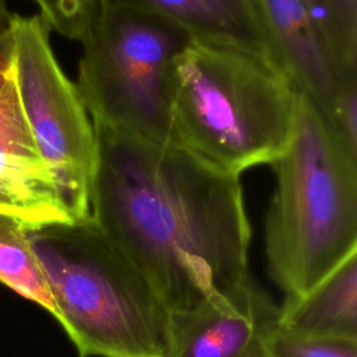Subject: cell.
<instances>
[{"label":"cell","instance_id":"6da1fadb","mask_svg":"<svg viewBox=\"0 0 357 357\" xmlns=\"http://www.w3.org/2000/svg\"><path fill=\"white\" fill-rule=\"evenodd\" d=\"M89 216L170 314L245 280L251 225L240 176L173 144L93 126Z\"/></svg>","mask_w":357,"mask_h":357},{"label":"cell","instance_id":"7a4b0ae2","mask_svg":"<svg viewBox=\"0 0 357 357\" xmlns=\"http://www.w3.org/2000/svg\"><path fill=\"white\" fill-rule=\"evenodd\" d=\"M297 88L268 59L190 38L169 73L172 144L240 176L287 148Z\"/></svg>","mask_w":357,"mask_h":357},{"label":"cell","instance_id":"3957f363","mask_svg":"<svg viewBox=\"0 0 357 357\" xmlns=\"http://www.w3.org/2000/svg\"><path fill=\"white\" fill-rule=\"evenodd\" d=\"M271 166L266 269L284 298H293L357 252V156L298 91L291 139Z\"/></svg>","mask_w":357,"mask_h":357},{"label":"cell","instance_id":"277c9868","mask_svg":"<svg viewBox=\"0 0 357 357\" xmlns=\"http://www.w3.org/2000/svg\"><path fill=\"white\" fill-rule=\"evenodd\" d=\"M26 234L79 357H167L170 312L91 216Z\"/></svg>","mask_w":357,"mask_h":357},{"label":"cell","instance_id":"5b68a950","mask_svg":"<svg viewBox=\"0 0 357 357\" xmlns=\"http://www.w3.org/2000/svg\"><path fill=\"white\" fill-rule=\"evenodd\" d=\"M190 38L153 15L99 7L81 40L75 84L92 126L172 144L169 73Z\"/></svg>","mask_w":357,"mask_h":357},{"label":"cell","instance_id":"8992f818","mask_svg":"<svg viewBox=\"0 0 357 357\" xmlns=\"http://www.w3.org/2000/svg\"><path fill=\"white\" fill-rule=\"evenodd\" d=\"M13 79L31 134L74 220L89 218L96 138L79 92L61 70L40 15H14Z\"/></svg>","mask_w":357,"mask_h":357},{"label":"cell","instance_id":"52a82bcc","mask_svg":"<svg viewBox=\"0 0 357 357\" xmlns=\"http://www.w3.org/2000/svg\"><path fill=\"white\" fill-rule=\"evenodd\" d=\"M279 328V305L250 275L227 293L170 314L167 357H262Z\"/></svg>","mask_w":357,"mask_h":357},{"label":"cell","instance_id":"ba28073f","mask_svg":"<svg viewBox=\"0 0 357 357\" xmlns=\"http://www.w3.org/2000/svg\"><path fill=\"white\" fill-rule=\"evenodd\" d=\"M273 63L333 126L339 78L303 0H250Z\"/></svg>","mask_w":357,"mask_h":357},{"label":"cell","instance_id":"9c48e42d","mask_svg":"<svg viewBox=\"0 0 357 357\" xmlns=\"http://www.w3.org/2000/svg\"><path fill=\"white\" fill-rule=\"evenodd\" d=\"M98 4L149 14L192 39L247 50L273 63L250 0H98Z\"/></svg>","mask_w":357,"mask_h":357},{"label":"cell","instance_id":"30bf717a","mask_svg":"<svg viewBox=\"0 0 357 357\" xmlns=\"http://www.w3.org/2000/svg\"><path fill=\"white\" fill-rule=\"evenodd\" d=\"M279 328L304 337L357 342V252L307 293L284 298Z\"/></svg>","mask_w":357,"mask_h":357},{"label":"cell","instance_id":"8fae6325","mask_svg":"<svg viewBox=\"0 0 357 357\" xmlns=\"http://www.w3.org/2000/svg\"><path fill=\"white\" fill-rule=\"evenodd\" d=\"M0 212L26 226L73 222L54 177L43 160L0 151Z\"/></svg>","mask_w":357,"mask_h":357},{"label":"cell","instance_id":"7c38bea8","mask_svg":"<svg viewBox=\"0 0 357 357\" xmlns=\"http://www.w3.org/2000/svg\"><path fill=\"white\" fill-rule=\"evenodd\" d=\"M0 282L56 318L57 310L43 271L31 247L26 225L0 212Z\"/></svg>","mask_w":357,"mask_h":357},{"label":"cell","instance_id":"4fadbf2b","mask_svg":"<svg viewBox=\"0 0 357 357\" xmlns=\"http://www.w3.org/2000/svg\"><path fill=\"white\" fill-rule=\"evenodd\" d=\"M340 79L357 75V50L346 42L331 0H303Z\"/></svg>","mask_w":357,"mask_h":357},{"label":"cell","instance_id":"5bb4252c","mask_svg":"<svg viewBox=\"0 0 357 357\" xmlns=\"http://www.w3.org/2000/svg\"><path fill=\"white\" fill-rule=\"evenodd\" d=\"M262 357H357V342L304 337L278 328L265 343Z\"/></svg>","mask_w":357,"mask_h":357},{"label":"cell","instance_id":"9a60e30c","mask_svg":"<svg viewBox=\"0 0 357 357\" xmlns=\"http://www.w3.org/2000/svg\"><path fill=\"white\" fill-rule=\"evenodd\" d=\"M50 29L71 40H82L96 14L98 0H33Z\"/></svg>","mask_w":357,"mask_h":357},{"label":"cell","instance_id":"2e32d148","mask_svg":"<svg viewBox=\"0 0 357 357\" xmlns=\"http://www.w3.org/2000/svg\"><path fill=\"white\" fill-rule=\"evenodd\" d=\"M333 128L349 151L357 156V75L339 81L333 110Z\"/></svg>","mask_w":357,"mask_h":357},{"label":"cell","instance_id":"e0dca14e","mask_svg":"<svg viewBox=\"0 0 357 357\" xmlns=\"http://www.w3.org/2000/svg\"><path fill=\"white\" fill-rule=\"evenodd\" d=\"M331 4L346 42L357 50V0H331Z\"/></svg>","mask_w":357,"mask_h":357},{"label":"cell","instance_id":"ac0fdd59","mask_svg":"<svg viewBox=\"0 0 357 357\" xmlns=\"http://www.w3.org/2000/svg\"><path fill=\"white\" fill-rule=\"evenodd\" d=\"M13 57H14V36L11 29L6 35L0 36V95L11 75Z\"/></svg>","mask_w":357,"mask_h":357},{"label":"cell","instance_id":"d6986e66","mask_svg":"<svg viewBox=\"0 0 357 357\" xmlns=\"http://www.w3.org/2000/svg\"><path fill=\"white\" fill-rule=\"evenodd\" d=\"M14 14L10 13L6 0H0V36L11 31Z\"/></svg>","mask_w":357,"mask_h":357}]
</instances>
